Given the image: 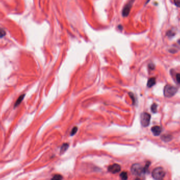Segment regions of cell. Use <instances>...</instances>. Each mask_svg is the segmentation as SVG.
<instances>
[{
    "label": "cell",
    "mask_w": 180,
    "mask_h": 180,
    "mask_svg": "<svg viewBox=\"0 0 180 180\" xmlns=\"http://www.w3.org/2000/svg\"><path fill=\"white\" fill-rule=\"evenodd\" d=\"M149 163H147L144 167H143L140 164H134L131 167V172L136 176H141L147 172Z\"/></svg>",
    "instance_id": "obj_1"
},
{
    "label": "cell",
    "mask_w": 180,
    "mask_h": 180,
    "mask_svg": "<svg viewBox=\"0 0 180 180\" xmlns=\"http://www.w3.org/2000/svg\"><path fill=\"white\" fill-rule=\"evenodd\" d=\"M177 91V88L171 85H167L164 88V95L166 97H172L174 95Z\"/></svg>",
    "instance_id": "obj_2"
},
{
    "label": "cell",
    "mask_w": 180,
    "mask_h": 180,
    "mask_svg": "<svg viewBox=\"0 0 180 180\" xmlns=\"http://www.w3.org/2000/svg\"><path fill=\"white\" fill-rule=\"evenodd\" d=\"M152 175L155 179H162L165 175V172L162 167H158L153 171Z\"/></svg>",
    "instance_id": "obj_3"
},
{
    "label": "cell",
    "mask_w": 180,
    "mask_h": 180,
    "mask_svg": "<svg viewBox=\"0 0 180 180\" xmlns=\"http://www.w3.org/2000/svg\"><path fill=\"white\" fill-rule=\"evenodd\" d=\"M151 115L148 113L143 112L141 115V123L143 127H147L150 123Z\"/></svg>",
    "instance_id": "obj_4"
},
{
    "label": "cell",
    "mask_w": 180,
    "mask_h": 180,
    "mask_svg": "<svg viewBox=\"0 0 180 180\" xmlns=\"http://www.w3.org/2000/svg\"><path fill=\"white\" fill-rule=\"evenodd\" d=\"M134 2V0H130L128 4L125 5L122 10V15L124 17H127L128 16Z\"/></svg>",
    "instance_id": "obj_5"
},
{
    "label": "cell",
    "mask_w": 180,
    "mask_h": 180,
    "mask_svg": "<svg viewBox=\"0 0 180 180\" xmlns=\"http://www.w3.org/2000/svg\"><path fill=\"white\" fill-rule=\"evenodd\" d=\"M108 171L113 174L117 173L121 171V166L117 164H114L109 167Z\"/></svg>",
    "instance_id": "obj_6"
},
{
    "label": "cell",
    "mask_w": 180,
    "mask_h": 180,
    "mask_svg": "<svg viewBox=\"0 0 180 180\" xmlns=\"http://www.w3.org/2000/svg\"><path fill=\"white\" fill-rule=\"evenodd\" d=\"M151 131L155 136H159L161 133L162 128L159 126H155L151 128Z\"/></svg>",
    "instance_id": "obj_7"
},
{
    "label": "cell",
    "mask_w": 180,
    "mask_h": 180,
    "mask_svg": "<svg viewBox=\"0 0 180 180\" xmlns=\"http://www.w3.org/2000/svg\"><path fill=\"white\" fill-rule=\"evenodd\" d=\"M156 83V79L155 78H149L147 81V86L148 87L151 88L153 87Z\"/></svg>",
    "instance_id": "obj_8"
},
{
    "label": "cell",
    "mask_w": 180,
    "mask_h": 180,
    "mask_svg": "<svg viewBox=\"0 0 180 180\" xmlns=\"http://www.w3.org/2000/svg\"><path fill=\"white\" fill-rule=\"evenodd\" d=\"M24 97H25V95L23 94V95H21L20 96L19 98H18L17 100H16V101L15 102V103L14 107H16L18 106L21 104V103L23 101V100L24 98Z\"/></svg>",
    "instance_id": "obj_9"
},
{
    "label": "cell",
    "mask_w": 180,
    "mask_h": 180,
    "mask_svg": "<svg viewBox=\"0 0 180 180\" xmlns=\"http://www.w3.org/2000/svg\"><path fill=\"white\" fill-rule=\"evenodd\" d=\"M161 139L163 141L168 142L172 140V136L170 135H164L162 136Z\"/></svg>",
    "instance_id": "obj_10"
},
{
    "label": "cell",
    "mask_w": 180,
    "mask_h": 180,
    "mask_svg": "<svg viewBox=\"0 0 180 180\" xmlns=\"http://www.w3.org/2000/svg\"><path fill=\"white\" fill-rule=\"evenodd\" d=\"M68 147H69V145L68 144H63L61 148V153H63L64 152H65L66 150L68 149Z\"/></svg>",
    "instance_id": "obj_11"
},
{
    "label": "cell",
    "mask_w": 180,
    "mask_h": 180,
    "mask_svg": "<svg viewBox=\"0 0 180 180\" xmlns=\"http://www.w3.org/2000/svg\"><path fill=\"white\" fill-rule=\"evenodd\" d=\"M6 34L5 30L3 28H0V39L3 38Z\"/></svg>",
    "instance_id": "obj_12"
},
{
    "label": "cell",
    "mask_w": 180,
    "mask_h": 180,
    "mask_svg": "<svg viewBox=\"0 0 180 180\" xmlns=\"http://www.w3.org/2000/svg\"><path fill=\"white\" fill-rule=\"evenodd\" d=\"M157 105L156 104H153L151 106V110L153 113H156L157 112Z\"/></svg>",
    "instance_id": "obj_13"
},
{
    "label": "cell",
    "mask_w": 180,
    "mask_h": 180,
    "mask_svg": "<svg viewBox=\"0 0 180 180\" xmlns=\"http://www.w3.org/2000/svg\"><path fill=\"white\" fill-rule=\"evenodd\" d=\"M120 177L123 179H127L128 178V174L126 172H122L120 174Z\"/></svg>",
    "instance_id": "obj_14"
},
{
    "label": "cell",
    "mask_w": 180,
    "mask_h": 180,
    "mask_svg": "<svg viewBox=\"0 0 180 180\" xmlns=\"http://www.w3.org/2000/svg\"><path fill=\"white\" fill-rule=\"evenodd\" d=\"M77 130V128L75 127H74L72 130V131H71V136H72V135H74L76 133V131Z\"/></svg>",
    "instance_id": "obj_15"
},
{
    "label": "cell",
    "mask_w": 180,
    "mask_h": 180,
    "mask_svg": "<svg viewBox=\"0 0 180 180\" xmlns=\"http://www.w3.org/2000/svg\"><path fill=\"white\" fill-rule=\"evenodd\" d=\"M62 176L60 175H55L53 177V179H62Z\"/></svg>",
    "instance_id": "obj_16"
},
{
    "label": "cell",
    "mask_w": 180,
    "mask_h": 180,
    "mask_svg": "<svg viewBox=\"0 0 180 180\" xmlns=\"http://www.w3.org/2000/svg\"><path fill=\"white\" fill-rule=\"evenodd\" d=\"M174 2L177 7L180 8V0H174Z\"/></svg>",
    "instance_id": "obj_17"
},
{
    "label": "cell",
    "mask_w": 180,
    "mask_h": 180,
    "mask_svg": "<svg viewBox=\"0 0 180 180\" xmlns=\"http://www.w3.org/2000/svg\"><path fill=\"white\" fill-rule=\"evenodd\" d=\"M176 81L177 82L180 84V74H177L176 76Z\"/></svg>",
    "instance_id": "obj_18"
},
{
    "label": "cell",
    "mask_w": 180,
    "mask_h": 180,
    "mask_svg": "<svg viewBox=\"0 0 180 180\" xmlns=\"http://www.w3.org/2000/svg\"><path fill=\"white\" fill-rule=\"evenodd\" d=\"M174 35H175V33L173 32V31H169L167 32V35L169 36V37H172V36H174Z\"/></svg>",
    "instance_id": "obj_19"
},
{
    "label": "cell",
    "mask_w": 180,
    "mask_h": 180,
    "mask_svg": "<svg viewBox=\"0 0 180 180\" xmlns=\"http://www.w3.org/2000/svg\"><path fill=\"white\" fill-rule=\"evenodd\" d=\"M148 67H149V68L150 69H154V68H155L154 65L153 64H151V63L149 64Z\"/></svg>",
    "instance_id": "obj_20"
},
{
    "label": "cell",
    "mask_w": 180,
    "mask_h": 180,
    "mask_svg": "<svg viewBox=\"0 0 180 180\" xmlns=\"http://www.w3.org/2000/svg\"><path fill=\"white\" fill-rule=\"evenodd\" d=\"M178 43L180 44V39L178 40Z\"/></svg>",
    "instance_id": "obj_21"
}]
</instances>
